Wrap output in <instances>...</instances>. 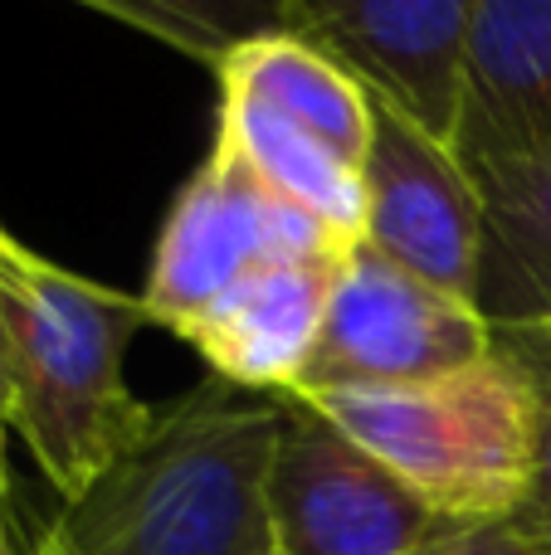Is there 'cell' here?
<instances>
[{"label":"cell","instance_id":"10","mask_svg":"<svg viewBox=\"0 0 551 555\" xmlns=\"http://www.w3.org/2000/svg\"><path fill=\"white\" fill-rule=\"evenodd\" d=\"M551 146V0H474L459 156Z\"/></svg>","mask_w":551,"mask_h":555},{"label":"cell","instance_id":"14","mask_svg":"<svg viewBox=\"0 0 551 555\" xmlns=\"http://www.w3.org/2000/svg\"><path fill=\"white\" fill-rule=\"evenodd\" d=\"M498 346L533 375V390H537V410H542V459H537V482H533V498L527 507L517 512L523 531L537 541V551L551 555V341L533 332H494Z\"/></svg>","mask_w":551,"mask_h":555},{"label":"cell","instance_id":"17","mask_svg":"<svg viewBox=\"0 0 551 555\" xmlns=\"http://www.w3.org/2000/svg\"><path fill=\"white\" fill-rule=\"evenodd\" d=\"M10 410V365H5V332H0V420Z\"/></svg>","mask_w":551,"mask_h":555},{"label":"cell","instance_id":"19","mask_svg":"<svg viewBox=\"0 0 551 555\" xmlns=\"http://www.w3.org/2000/svg\"><path fill=\"white\" fill-rule=\"evenodd\" d=\"M264 555H279V551H264Z\"/></svg>","mask_w":551,"mask_h":555},{"label":"cell","instance_id":"9","mask_svg":"<svg viewBox=\"0 0 551 555\" xmlns=\"http://www.w3.org/2000/svg\"><path fill=\"white\" fill-rule=\"evenodd\" d=\"M347 254H283L259 263L225 297H215L181 332V341L205 356L215 380L244 395L283 400L308 371Z\"/></svg>","mask_w":551,"mask_h":555},{"label":"cell","instance_id":"18","mask_svg":"<svg viewBox=\"0 0 551 555\" xmlns=\"http://www.w3.org/2000/svg\"><path fill=\"white\" fill-rule=\"evenodd\" d=\"M533 336H547V341H551V326H547V332H533Z\"/></svg>","mask_w":551,"mask_h":555},{"label":"cell","instance_id":"4","mask_svg":"<svg viewBox=\"0 0 551 555\" xmlns=\"http://www.w3.org/2000/svg\"><path fill=\"white\" fill-rule=\"evenodd\" d=\"M351 240L283 201L240 156L230 137L215 132L210 156L181 185L162 220L146 269L142 307L152 326L181 336L215 297H225L244 273L283 254H347Z\"/></svg>","mask_w":551,"mask_h":555},{"label":"cell","instance_id":"16","mask_svg":"<svg viewBox=\"0 0 551 555\" xmlns=\"http://www.w3.org/2000/svg\"><path fill=\"white\" fill-rule=\"evenodd\" d=\"M5 434H10V424L0 420V555H10V537H5Z\"/></svg>","mask_w":551,"mask_h":555},{"label":"cell","instance_id":"8","mask_svg":"<svg viewBox=\"0 0 551 555\" xmlns=\"http://www.w3.org/2000/svg\"><path fill=\"white\" fill-rule=\"evenodd\" d=\"M367 181V234L376 254L425 278L430 287L474 302L478 273V195L454 146L435 142L400 113L376 103Z\"/></svg>","mask_w":551,"mask_h":555},{"label":"cell","instance_id":"11","mask_svg":"<svg viewBox=\"0 0 551 555\" xmlns=\"http://www.w3.org/2000/svg\"><path fill=\"white\" fill-rule=\"evenodd\" d=\"M464 162V156H459ZM478 195L474 307L494 332L551 326V146L464 162Z\"/></svg>","mask_w":551,"mask_h":555},{"label":"cell","instance_id":"15","mask_svg":"<svg viewBox=\"0 0 551 555\" xmlns=\"http://www.w3.org/2000/svg\"><path fill=\"white\" fill-rule=\"evenodd\" d=\"M425 555H542L537 541L523 531V521H488V527H459Z\"/></svg>","mask_w":551,"mask_h":555},{"label":"cell","instance_id":"5","mask_svg":"<svg viewBox=\"0 0 551 555\" xmlns=\"http://www.w3.org/2000/svg\"><path fill=\"white\" fill-rule=\"evenodd\" d=\"M494 351L498 336L474 302L439 293L371 244H357L337 269L318 346L289 400L439 380Z\"/></svg>","mask_w":551,"mask_h":555},{"label":"cell","instance_id":"13","mask_svg":"<svg viewBox=\"0 0 551 555\" xmlns=\"http://www.w3.org/2000/svg\"><path fill=\"white\" fill-rule=\"evenodd\" d=\"M215 132L230 137L240 146V156L298 210H308L312 220H322L332 234L361 244L367 234V181L361 166L337 156L332 146H322L318 137L289 127L283 117L264 113V107L244 103V98L220 93V117Z\"/></svg>","mask_w":551,"mask_h":555},{"label":"cell","instance_id":"1","mask_svg":"<svg viewBox=\"0 0 551 555\" xmlns=\"http://www.w3.org/2000/svg\"><path fill=\"white\" fill-rule=\"evenodd\" d=\"M283 400L225 380L156 404L146 434L54 512L25 555H264Z\"/></svg>","mask_w":551,"mask_h":555},{"label":"cell","instance_id":"2","mask_svg":"<svg viewBox=\"0 0 551 555\" xmlns=\"http://www.w3.org/2000/svg\"><path fill=\"white\" fill-rule=\"evenodd\" d=\"M152 326L142 293L64 269L0 224V332L10 365L5 424L59 498H78L146 434L156 404L127 390V346Z\"/></svg>","mask_w":551,"mask_h":555},{"label":"cell","instance_id":"12","mask_svg":"<svg viewBox=\"0 0 551 555\" xmlns=\"http://www.w3.org/2000/svg\"><path fill=\"white\" fill-rule=\"evenodd\" d=\"M215 78H220L225 98H244L298 132L318 137L337 156L367 166L376 103L347 68H337L328 54L303 44L298 35L269 29V35L244 39L225 54Z\"/></svg>","mask_w":551,"mask_h":555},{"label":"cell","instance_id":"6","mask_svg":"<svg viewBox=\"0 0 551 555\" xmlns=\"http://www.w3.org/2000/svg\"><path fill=\"white\" fill-rule=\"evenodd\" d=\"M386 463L332 429L308 404L283 400L269 463V541L279 555H425L449 537Z\"/></svg>","mask_w":551,"mask_h":555},{"label":"cell","instance_id":"7","mask_svg":"<svg viewBox=\"0 0 551 555\" xmlns=\"http://www.w3.org/2000/svg\"><path fill=\"white\" fill-rule=\"evenodd\" d=\"M474 0H283L279 29L347 68L371 103L459 152Z\"/></svg>","mask_w":551,"mask_h":555},{"label":"cell","instance_id":"3","mask_svg":"<svg viewBox=\"0 0 551 555\" xmlns=\"http://www.w3.org/2000/svg\"><path fill=\"white\" fill-rule=\"evenodd\" d=\"M298 404L386 463L449 527L513 521L533 498L542 410L533 375L503 346L488 361L439 380L396 390H332Z\"/></svg>","mask_w":551,"mask_h":555}]
</instances>
